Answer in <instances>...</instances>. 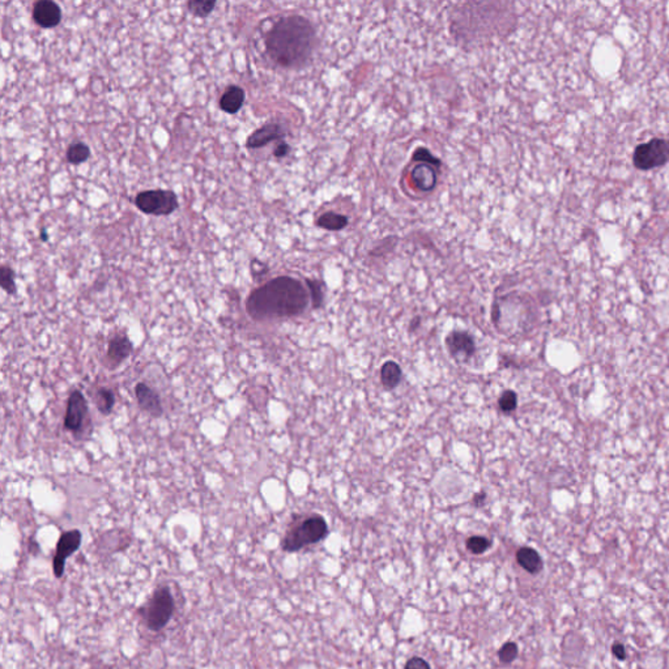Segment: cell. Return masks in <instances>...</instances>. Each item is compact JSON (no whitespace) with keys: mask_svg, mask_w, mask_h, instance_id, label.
I'll return each mask as SVG.
<instances>
[{"mask_svg":"<svg viewBox=\"0 0 669 669\" xmlns=\"http://www.w3.org/2000/svg\"><path fill=\"white\" fill-rule=\"evenodd\" d=\"M309 304L304 284L289 276H280L250 293L246 311L254 320L299 315Z\"/></svg>","mask_w":669,"mask_h":669,"instance_id":"cell-1","label":"cell"},{"mask_svg":"<svg viewBox=\"0 0 669 669\" xmlns=\"http://www.w3.org/2000/svg\"><path fill=\"white\" fill-rule=\"evenodd\" d=\"M317 35L307 19L293 15L273 25L266 38L267 53L284 69H297L305 64L315 47Z\"/></svg>","mask_w":669,"mask_h":669,"instance_id":"cell-2","label":"cell"},{"mask_svg":"<svg viewBox=\"0 0 669 669\" xmlns=\"http://www.w3.org/2000/svg\"><path fill=\"white\" fill-rule=\"evenodd\" d=\"M327 533L329 528L326 521L319 515H313L292 524L284 536L281 546L285 552H298L307 545L320 541Z\"/></svg>","mask_w":669,"mask_h":669,"instance_id":"cell-3","label":"cell"},{"mask_svg":"<svg viewBox=\"0 0 669 669\" xmlns=\"http://www.w3.org/2000/svg\"><path fill=\"white\" fill-rule=\"evenodd\" d=\"M174 612V599L171 590L164 586L153 591L147 602L141 607L140 614L152 632L162 630L171 621Z\"/></svg>","mask_w":669,"mask_h":669,"instance_id":"cell-4","label":"cell"},{"mask_svg":"<svg viewBox=\"0 0 669 669\" xmlns=\"http://www.w3.org/2000/svg\"><path fill=\"white\" fill-rule=\"evenodd\" d=\"M669 162V139L654 137L638 144L633 152V165L641 171L663 168Z\"/></svg>","mask_w":669,"mask_h":669,"instance_id":"cell-5","label":"cell"},{"mask_svg":"<svg viewBox=\"0 0 669 669\" xmlns=\"http://www.w3.org/2000/svg\"><path fill=\"white\" fill-rule=\"evenodd\" d=\"M137 208L152 216H169L180 207L178 198L171 190H148L135 198Z\"/></svg>","mask_w":669,"mask_h":669,"instance_id":"cell-6","label":"cell"},{"mask_svg":"<svg viewBox=\"0 0 669 669\" xmlns=\"http://www.w3.org/2000/svg\"><path fill=\"white\" fill-rule=\"evenodd\" d=\"M89 413L88 403L84 395L75 390L71 392L64 416V429L71 433H80L85 425V419Z\"/></svg>","mask_w":669,"mask_h":669,"instance_id":"cell-7","label":"cell"},{"mask_svg":"<svg viewBox=\"0 0 669 669\" xmlns=\"http://www.w3.org/2000/svg\"><path fill=\"white\" fill-rule=\"evenodd\" d=\"M80 545L81 532L79 530H71L60 535L57 543L55 556L53 558V570L57 578H60L64 574L66 559L79 549Z\"/></svg>","mask_w":669,"mask_h":669,"instance_id":"cell-8","label":"cell"},{"mask_svg":"<svg viewBox=\"0 0 669 669\" xmlns=\"http://www.w3.org/2000/svg\"><path fill=\"white\" fill-rule=\"evenodd\" d=\"M33 20L41 28H55L62 21V10L55 1L40 0L33 7Z\"/></svg>","mask_w":669,"mask_h":669,"instance_id":"cell-9","label":"cell"},{"mask_svg":"<svg viewBox=\"0 0 669 669\" xmlns=\"http://www.w3.org/2000/svg\"><path fill=\"white\" fill-rule=\"evenodd\" d=\"M135 397L140 409L149 413L152 417H161L164 413L161 397L159 394L150 387L140 382L135 386Z\"/></svg>","mask_w":669,"mask_h":669,"instance_id":"cell-10","label":"cell"},{"mask_svg":"<svg viewBox=\"0 0 669 669\" xmlns=\"http://www.w3.org/2000/svg\"><path fill=\"white\" fill-rule=\"evenodd\" d=\"M132 349H134V345H132V342L127 335H125V333L115 335L109 341L106 361L110 363V367H115V366L123 363L125 358L130 357V354L132 353Z\"/></svg>","mask_w":669,"mask_h":669,"instance_id":"cell-11","label":"cell"},{"mask_svg":"<svg viewBox=\"0 0 669 669\" xmlns=\"http://www.w3.org/2000/svg\"><path fill=\"white\" fill-rule=\"evenodd\" d=\"M285 134L286 132H285L283 125H279V123H267V125L258 128L257 131H254L250 135L247 141H246V147L250 148V149L266 147L267 144L272 143L275 140L283 139Z\"/></svg>","mask_w":669,"mask_h":669,"instance_id":"cell-12","label":"cell"},{"mask_svg":"<svg viewBox=\"0 0 669 669\" xmlns=\"http://www.w3.org/2000/svg\"><path fill=\"white\" fill-rule=\"evenodd\" d=\"M446 342H447L449 351L458 358L467 360L475 353L473 339L465 332H453L447 338Z\"/></svg>","mask_w":669,"mask_h":669,"instance_id":"cell-13","label":"cell"},{"mask_svg":"<svg viewBox=\"0 0 669 669\" xmlns=\"http://www.w3.org/2000/svg\"><path fill=\"white\" fill-rule=\"evenodd\" d=\"M412 181L419 190L429 193L437 184V173L431 165L420 164L412 171Z\"/></svg>","mask_w":669,"mask_h":669,"instance_id":"cell-14","label":"cell"},{"mask_svg":"<svg viewBox=\"0 0 669 669\" xmlns=\"http://www.w3.org/2000/svg\"><path fill=\"white\" fill-rule=\"evenodd\" d=\"M245 98H246L245 91L241 87L232 85L224 92L220 100V109L227 114L238 113L241 107L243 106Z\"/></svg>","mask_w":669,"mask_h":669,"instance_id":"cell-15","label":"cell"},{"mask_svg":"<svg viewBox=\"0 0 669 669\" xmlns=\"http://www.w3.org/2000/svg\"><path fill=\"white\" fill-rule=\"evenodd\" d=\"M516 561L530 574H539L543 570V559L532 548H521L516 553Z\"/></svg>","mask_w":669,"mask_h":669,"instance_id":"cell-16","label":"cell"},{"mask_svg":"<svg viewBox=\"0 0 669 669\" xmlns=\"http://www.w3.org/2000/svg\"><path fill=\"white\" fill-rule=\"evenodd\" d=\"M348 223L349 221H348L347 216L335 214V212H327V214H324L318 218L317 224L318 227H322V229L336 232V230H341V229L347 227Z\"/></svg>","mask_w":669,"mask_h":669,"instance_id":"cell-17","label":"cell"},{"mask_svg":"<svg viewBox=\"0 0 669 669\" xmlns=\"http://www.w3.org/2000/svg\"><path fill=\"white\" fill-rule=\"evenodd\" d=\"M381 381L386 388L397 387L401 381V370L399 365L392 361L385 363L381 370Z\"/></svg>","mask_w":669,"mask_h":669,"instance_id":"cell-18","label":"cell"},{"mask_svg":"<svg viewBox=\"0 0 669 669\" xmlns=\"http://www.w3.org/2000/svg\"><path fill=\"white\" fill-rule=\"evenodd\" d=\"M94 401H96L97 409L103 415H109V413H112L114 406H115V395H114L113 391L109 390V388H98L97 392H96V397H94Z\"/></svg>","mask_w":669,"mask_h":669,"instance_id":"cell-19","label":"cell"},{"mask_svg":"<svg viewBox=\"0 0 669 669\" xmlns=\"http://www.w3.org/2000/svg\"><path fill=\"white\" fill-rule=\"evenodd\" d=\"M91 157V149L84 143H73L67 150V159L72 165H80Z\"/></svg>","mask_w":669,"mask_h":669,"instance_id":"cell-20","label":"cell"},{"mask_svg":"<svg viewBox=\"0 0 669 669\" xmlns=\"http://www.w3.org/2000/svg\"><path fill=\"white\" fill-rule=\"evenodd\" d=\"M215 0H190V1L187 3L189 11L193 13L195 16H198V17H202V19L208 17V16L212 13V11L215 10Z\"/></svg>","mask_w":669,"mask_h":669,"instance_id":"cell-21","label":"cell"},{"mask_svg":"<svg viewBox=\"0 0 669 669\" xmlns=\"http://www.w3.org/2000/svg\"><path fill=\"white\" fill-rule=\"evenodd\" d=\"M16 275H15V271L7 267V266H1L0 268V285L3 288L4 292H7L8 295H15L17 288H16V280H15Z\"/></svg>","mask_w":669,"mask_h":669,"instance_id":"cell-22","label":"cell"},{"mask_svg":"<svg viewBox=\"0 0 669 669\" xmlns=\"http://www.w3.org/2000/svg\"><path fill=\"white\" fill-rule=\"evenodd\" d=\"M490 540L487 539V537H483V536H473L471 537L468 541H467V548L469 552H472L473 555H481L484 552H487L489 548H490Z\"/></svg>","mask_w":669,"mask_h":669,"instance_id":"cell-23","label":"cell"},{"mask_svg":"<svg viewBox=\"0 0 669 669\" xmlns=\"http://www.w3.org/2000/svg\"><path fill=\"white\" fill-rule=\"evenodd\" d=\"M498 657L499 660H501L502 663H506V664L512 663V661L516 659V657H518V646H516V643H514V642L505 643L503 646L501 647V650H499Z\"/></svg>","mask_w":669,"mask_h":669,"instance_id":"cell-24","label":"cell"},{"mask_svg":"<svg viewBox=\"0 0 669 669\" xmlns=\"http://www.w3.org/2000/svg\"><path fill=\"white\" fill-rule=\"evenodd\" d=\"M413 159L415 161H420L422 164H428V165H437L440 166L441 165V161L438 159L434 157V155H431V150L426 149V148H417L415 155H413Z\"/></svg>","mask_w":669,"mask_h":669,"instance_id":"cell-25","label":"cell"},{"mask_svg":"<svg viewBox=\"0 0 669 669\" xmlns=\"http://www.w3.org/2000/svg\"><path fill=\"white\" fill-rule=\"evenodd\" d=\"M518 397L514 391H506L499 399V407L503 412H511L516 408Z\"/></svg>","mask_w":669,"mask_h":669,"instance_id":"cell-26","label":"cell"},{"mask_svg":"<svg viewBox=\"0 0 669 669\" xmlns=\"http://www.w3.org/2000/svg\"><path fill=\"white\" fill-rule=\"evenodd\" d=\"M404 669H431V666L428 664L426 660L416 657V658L409 659Z\"/></svg>","mask_w":669,"mask_h":669,"instance_id":"cell-27","label":"cell"},{"mask_svg":"<svg viewBox=\"0 0 669 669\" xmlns=\"http://www.w3.org/2000/svg\"><path fill=\"white\" fill-rule=\"evenodd\" d=\"M307 284H309V288H310V293H311V298H313L314 306L320 305V302H322V292H320L319 284L314 283V281H307Z\"/></svg>","mask_w":669,"mask_h":669,"instance_id":"cell-28","label":"cell"},{"mask_svg":"<svg viewBox=\"0 0 669 669\" xmlns=\"http://www.w3.org/2000/svg\"><path fill=\"white\" fill-rule=\"evenodd\" d=\"M612 654L618 660L623 661L626 659V648L623 643H614L612 646Z\"/></svg>","mask_w":669,"mask_h":669,"instance_id":"cell-29","label":"cell"},{"mask_svg":"<svg viewBox=\"0 0 669 669\" xmlns=\"http://www.w3.org/2000/svg\"><path fill=\"white\" fill-rule=\"evenodd\" d=\"M289 150H290L289 146H288L286 143H281V144H279V146L276 147L273 155H275L276 157H285V156L289 153Z\"/></svg>","mask_w":669,"mask_h":669,"instance_id":"cell-30","label":"cell"},{"mask_svg":"<svg viewBox=\"0 0 669 669\" xmlns=\"http://www.w3.org/2000/svg\"><path fill=\"white\" fill-rule=\"evenodd\" d=\"M40 237H41V239H42L44 242H47V241H49V234H47V232H46V229H42V230H41V234H40Z\"/></svg>","mask_w":669,"mask_h":669,"instance_id":"cell-31","label":"cell"}]
</instances>
